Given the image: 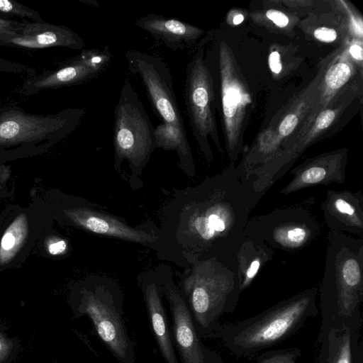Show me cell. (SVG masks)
Wrapping results in <instances>:
<instances>
[{"label": "cell", "mask_w": 363, "mask_h": 363, "mask_svg": "<svg viewBox=\"0 0 363 363\" xmlns=\"http://www.w3.org/2000/svg\"><path fill=\"white\" fill-rule=\"evenodd\" d=\"M203 190L189 217L190 233L207 258H236L250 214L264 194L237 165L210 179Z\"/></svg>", "instance_id": "1"}, {"label": "cell", "mask_w": 363, "mask_h": 363, "mask_svg": "<svg viewBox=\"0 0 363 363\" xmlns=\"http://www.w3.org/2000/svg\"><path fill=\"white\" fill-rule=\"evenodd\" d=\"M318 286L282 300L241 320L220 323L207 339H218L238 359H252L296 333L318 314Z\"/></svg>", "instance_id": "2"}, {"label": "cell", "mask_w": 363, "mask_h": 363, "mask_svg": "<svg viewBox=\"0 0 363 363\" xmlns=\"http://www.w3.org/2000/svg\"><path fill=\"white\" fill-rule=\"evenodd\" d=\"M325 267L318 287L321 325L332 320H361L363 238L329 230Z\"/></svg>", "instance_id": "3"}, {"label": "cell", "mask_w": 363, "mask_h": 363, "mask_svg": "<svg viewBox=\"0 0 363 363\" xmlns=\"http://www.w3.org/2000/svg\"><path fill=\"white\" fill-rule=\"evenodd\" d=\"M196 330L207 339L221 316L235 311L241 294L237 259L204 258L198 261L179 290Z\"/></svg>", "instance_id": "4"}, {"label": "cell", "mask_w": 363, "mask_h": 363, "mask_svg": "<svg viewBox=\"0 0 363 363\" xmlns=\"http://www.w3.org/2000/svg\"><path fill=\"white\" fill-rule=\"evenodd\" d=\"M82 107L67 108L53 114H35L18 106H0V157L40 152L63 140L79 126Z\"/></svg>", "instance_id": "5"}, {"label": "cell", "mask_w": 363, "mask_h": 363, "mask_svg": "<svg viewBox=\"0 0 363 363\" xmlns=\"http://www.w3.org/2000/svg\"><path fill=\"white\" fill-rule=\"evenodd\" d=\"M313 203V199L308 198L251 217L244 235L265 244L274 252H298L315 241L322 230V225L312 209Z\"/></svg>", "instance_id": "6"}, {"label": "cell", "mask_w": 363, "mask_h": 363, "mask_svg": "<svg viewBox=\"0 0 363 363\" xmlns=\"http://www.w3.org/2000/svg\"><path fill=\"white\" fill-rule=\"evenodd\" d=\"M113 143L116 165L127 160L141 169L157 147L155 128L135 89L125 80L113 113Z\"/></svg>", "instance_id": "7"}, {"label": "cell", "mask_w": 363, "mask_h": 363, "mask_svg": "<svg viewBox=\"0 0 363 363\" xmlns=\"http://www.w3.org/2000/svg\"><path fill=\"white\" fill-rule=\"evenodd\" d=\"M225 150L229 166L245 151L243 138L252 101L234 53L225 40L217 50Z\"/></svg>", "instance_id": "8"}, {"label": "cell", "mask_w": 363, "mask_h": 363, "mask_svg": "<svg viewBox=\"0 0 363 363\" xmlns=\"http://www.w3.org/2000/svg\"><path fill=\"white\" fill-rule=\"evenodd\" d=\"M201 40L186 67L184 99L193 135L205 160L211 163L213 152L210 140L220 153L223 150L218 138L214 116L216 91L210 71L204 62V44Z\"/></svg>", "instance_id": "9"}, {"label": "cell", "mask_w": 363, "mask_h": 363, "mask_svg": "<svg viewBox=\"0 0 363 363\" xmlns=\"http://www.w3.org/2000/svg\"><path fill=\"white\" fill-rule=\"evenodd\" d=\"M78 316L87 315L99 337L119 363H135V344L125 321L121 296L103 285L81 290Z\"/></svg>", "instance_id": "10"}, {"label": "cell", "mask_w": 363, "mask_h": 363, "mask_svg": "<svg viewBox=\"0 0 363 363\" xmlns=\"http://www.w3.org/2000/svg\"><path fill=\"white\" fill-rule=\"evenodd\" d=\"M125 58L130 72L138 76L162 123L186 133L177 103L173 79L162 58L136 50H128Z\"/></svg>", "instance_id": "11"}, {"label": "cell", "mask_w": 363, "mask_h": 363, "mask_svg": "<svg viewBox=\"0 0 363 363\" xmlns=\"http://www.w3.org/2000/svg\"><path fill=\"white\" fill-rule=\"evenodd\" d=\"M111 59L108 47L83 50L54 69L25 78L16 91L28 96L43 90L84 84L101 73Z\"/></svg>", "instance_id": "12"}, {"label": "cell", "mask_w": 363, "mask_h": 363, "mask_svg": "<svg viewBox=\"0 0 363 363\" xmlns=\"http://www.w3.org/2000/svg\"><path fill=\"white\" fill-rule=\"evenodd\" d=\"M172 318V339L182 363H223L222 357L207 347L199 335L194 323L180 291L172 280L161 283Z\"/></svg>", "instance_id": "13"}, {"label": "cell", "mask_w": 363, "mask_h": 363, "mask_svg": "<svg viewBox=\"0 0 363 363\" xmlns=\"http://www.w3.org/2000/svg\"><path fill=\"white\" fill-rule=\"evenodd\" d=\"M363 319L332 320L320 325L317 363H363Z\"/></svg>", "instance_id": "14"}, {"label": "cell", "mask_w": 363, "mask_h": 363, "mask_svg": "<svg viewBox=\"0 0 363 363\" xmlns=\"http://www.w3.org/2000/svg\"><path fill=\"white\" fill-rule=\"evenodd\" d=\"M346 165L347 152L344 150L308 159L290 171L292 178L279 194L287 196L314 186L343 184Z\"/></svg>", "instance_id": "15"}, {"label": "cell", "mask_w": 363, "mask_h": 363, "mask_svg": "<svg viewBox=\"0 0 363 363\" xmlns=\"http://www.w3.org/2000/svg\"><path fill=\"white\" fill-rule=\"evenodd\" d=\"M329 230L363 237V195L361 190H328L320 206Z\"/></svg>", "instance_id": "16"}, {"label": "cell", "mask_w": 363, "mask_h": 363, "mask_svg": "<svg viewBox=\"0 0 363 363\" xmlns=\"http://www.w3.org/2000/svg\"><path fill=\"white\" fill-rule=\"evenodd\" d=\"M0 46L26 49L59 47L82 50L84 42L77 33L65 26L54 25L45 21H24L23 26L6 38Z\"/></svg>", "instance_id": "17"}, {"label": "cell", "mask_w": 363, "mask_h": 363, "mask_svg": "<svg viewBox=\"0 0 363 363\" xmlns=\"http://www.w3.org/2000/svg\"><path fill=\"white\" fill-rule=\"evenodd\" d=\"M166 48L176 52L192 45L204 33L195 26L162 15L149 13L135 22Z\"/></svg>", "instance_id": "18"}, {"label": "cell", "mask_w": 363, "mask_h": 363, "mask_svg": "<svg viewBox=\"0 0 363 363\" xmlns=\"http://www.w3.org/2000/svg\"><path fill=\"white\" fill-rule=\"evenodd\" d=\"M75 224L92 233L138 243H152L157 238L138 230L110 216L88 208H77L65 211Z\"/></svg>", "instance_id": "19"}, {"label": "cell", "mask_w": 363, "mask_h": 363, "mask_svg": "<svg viewBox=\"0 0 363 363\" xmlns=\"http://www.w3.org/2000/svg\"><path fill=\"white\" fill-rule=\"evenodd\" d=\"M150 324L160 352L165 363H179L162 299L161 284L146 281L141 286Z\"/></svg>", "instance_id": "20"}, {"label": "cell", "mask_w": 363, "mask_h": 363, "mask_svg": "<svg viewBox=\"0 0 363 363\" xmlns=\"http://www.w3.org/2000/svg\"><path fill=\"white\" fill-rule=\"evenodd\" d=\"M274 255V251L265 244L245 238L236 255L241 293L250 286L259 272L273 259Z\"/></svg>", "instance_id": "21"}, {"label": "cell", "mask_w": 363, "mask_h": 363, "mask_svg": "<svg viewBox=\"0 0 363 363\" xmlns=\"http://www.w3.org/2000/svg\"><path fill=\"white\" fill-rule=\"evenodd\" d=\"M155 137L157 147L176 151L180 165L190 174H194L193 157L186 133L162 122L155 128Z\"/></svg>", "instance_id": "22"}, {"label": "cell", "mask_w": 363, "mask_h": 363, "mask_svg": "<svg viewBox=\"0 0 363 363\" xmlns=\"http://www.w3.org/2000/svg\"><path fill=\"white\" fill-rule=\"evenodd\" d=\"M353 73V66L348 59L343 58L333 64L325 72L323 84H320V95L315 106L327 102L330 97L335 96L350 79Z\"/></svg>", "instance_id": "23"}, {"label": "cell", "mask_w": 363, "mask_h": 363, "mask_svg": "<svg viewBox=\"0 0 363 363\" xmlns=\"http://www.w3.org/2000/svg\"><path fill=\"white\" fill-rule=\"evenodd\" d=\"M28 233L24 216H19L6 230L0 244V262H8L23 244Z\"/></svg>", "instance_id": "24"}, {"label": "cell", "mask_w": 363, "mask_h": 363, "mask_svg": "<svg viewBox=\"0 0 363 363\" xmlns=\"http://www.w3.org/2000/svg\"><path fill=\"white\" fill-rule=\"evenodd\" d=\"M21 21L40 22L44 20L40 13L26 5L13 0H0V18Z\"/></svg>", "instance_id": "25"}, {"label": "cell", "mask_w": 363, "mask_h": 363, "mask_svg": "<svg viewBox=\"0 0 363 363\" xmlns=\"http://www.w3.org/2000/svg\"><path fill=\"white\" fill-rule=\"evenodd\" d=\"M301 352L298 347L267 350L255 357L257 363H296Z\"/></svg>", "instance_id": "26"}, {"label": "cell", "mask_w": 363, "mask_h": 363, "mask_svg": "<svg viewBox=\"0 0 363 363\" xmlns=\"http://www.w3.org/2000/svg\"><path fill=\"white\" fill-rule=\"evenodd\" d=\"M0 72L23 76L24 79L36 74V69L27 65L0 57Z\"/></svg>", "instance_id": "27"}, {"label": "cell", "mask_w": 363, "mask_h": 363, "mask_svg": "<svg viewBox=\"0 0 363 363\" xmlns=\"http://www.w3.org/2000/svg\"><path fill=\"white\" fill-rule=\"evenodd\" d=\"M24 25V21L0 18V45L9 35L14 34Z\"/></svg>", "instance_id": "28"}, {"label": "cell", "mask_w": 363, "mask_h": 363, "mask_svg": "<svg viewBox=\"0 0 363 363\" xmlns=\"http://www.w3.org/2000/svg\"><path fill=\"white\" fill-rule=\"evenodd\" d=\"M315 38L322 42L331 43L337 38V32L330 28L320 27L315 30Z\"/></svg>", "instance_id": "29"}, {"label": "cell", "mask_w": 363, "mask_h": 363, "mask_svg": "<svg viewBox=\"0 0 363 363\" xmlns=\"http://www.w3.org/2000/svg\"><path fill=\"white\" fill-rule=\"evenodd\" d=\"M266 16L280 28L286 27L289 23L288 16L280 11L269 9L267 11Z\"/></svg>", "instance_id": "30"}, {"label": "cell", "mask_w": 363, "mask_h": 363, "mask_svg": "<svg viewBox=\"0 0 363 363\" xmlns=\"http://www.w3.org/2000/svg\"><path fill=\"white\" fill-rule=\"evenodd\" d=\"M268 62L269 68L273 73L279 74L281 72L282 64L279 52H272L269 55Z\"/></svg>", "instance_id": "31"}, {"label": "cell", "mask_w": 363, "mask_h": 363, "mask_svg": "<svg viewBox=\"0 0 363 363\" xmlns=\"http://www.w3.org/2000/svg\"><path fill=\"white\" fill-rule=\"evenodd\" d=\"M67 244L63 240H52L48 245L49 252L52 255H59L65 252Z\"/></svg>", "instance_id": "32"}, {"label": "cell", "mask_w": 363, "mask_h": 363, "mask_svg": "<svg viewBox=\"0 0 363 363\" xmlns=\"http://www.w3.org/2000/svg\"><path fill=\"white\" fill-rule=\"evenodd\" d=\"M349 52L351 56L357 61H362V48L358 44H354L350 46Z\"/></svg>", "instance_id": "33"}, {"label": "cell", "mask_w": 363, "mask_h": 363, "mask_svg": "<svg viewBox=\"0 0 363 363\" xmlns=\"http://www.w3.org/2000/svg\"><path fill=\"white\" fill-rule=\"evenodd\" d=\"M244 21V16L242 14H238L233 18V22L235 25H238Z\"/></svg>", "instance_id": "34"}, {"label": "cell", "mask_w": 363, "mask_h": 363, "mask_svg": "<svg viewBox=\"0 0 363 363\" xmlns=\"http://www.w3.org/2000/svg\"><path fill=\"white\" fill-rule=\"evenodd\" d=\"M4 343H3L2 340L0 339V354L4 351Z\"/></svg>", "instance_id": "35"}]
</instances>
